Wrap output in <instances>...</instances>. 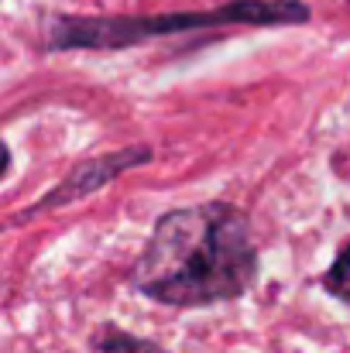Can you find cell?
<instances>
[{"label":"cell","instance_id":"obj_1","mask_svg":"<svg viewBox=\"0 0 350 353\" xmlns=\"http://www.w3.org/2000/svg\"><path fill=\"white\" fill-rule=\"evenodd\" d=\"M254 271L247 220L233 206L203 203L158 220L134 268V288L165 305L200 309L244 295Z\"/></svg>","mask_w":350,"mask_h":353},{"label":"cell","instance_id":"obj_2","mask_svg":"<svg viewBox=\"0 0 350 353\" xmlns=\"http://www.w3.org/2000/svg\"><path fill=\"white\" fill-rule=\"evenodd\" d=\"M120 168H114V161H97V165H86L83 172H76V179L59 192V199H52V203H62V199H72V196H79V192H86V189H93V185H100L107 175H114Z\"/></svg>","mask_w":350,"mask_h":353},{"label":"cell","instance_id":"obj_3","mask_svg":"<svg viewBox=\"0 0 350 353\" xmlns=\"http://www.w3.org/2000/svg\"><path fill=\"white\" fill-rule=\"evenodd\" d=\"M100 353H165V350H158V347L148 343V340H134V336H127V333H120V330H110V333L100 340Z\"/></svg>","mask_w":350,"mask_h":353},{"label":"cell","instance_id":"obj_4","mask_svg":"<svg viewBox=\"0 0 350 353\" xmlns=\"http://www.w3.org/2000/svg\"><path fill=\"white\" fill-rule=\"evenodd\" d=\"M327 288L337 295V299H344L350 305V247L337 257V264L327 271Z\"/></svg>","mask_w":350,"mask_h":353}]
</instances>
